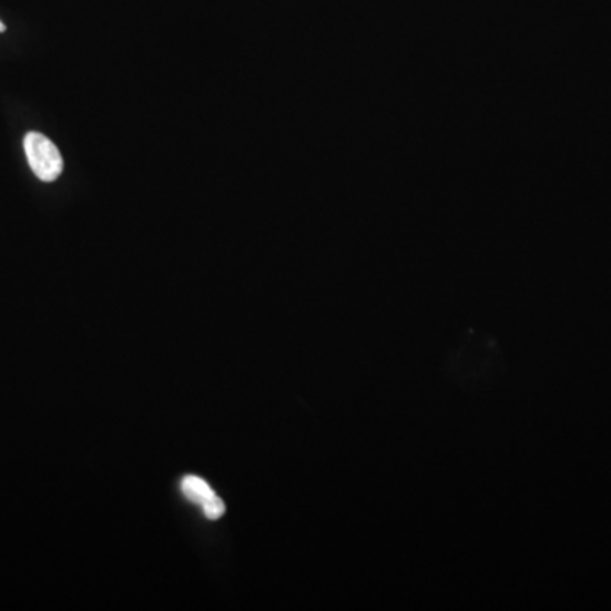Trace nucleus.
<instances>
[{
    "label": "nucleus",
    "instance_id": "nucleus-1",
    "mask_svg": "<svg viewBox=\"0 0 611 611\" xmlns=\"http://www.w3.org/2000/svg\"><path fill=\"white\" fill-rule=\"evenodd\" d=\"M24 152L31 171L41 182H54L62 175V153L50 138L31 131L24 138Z\"/></svg>",
    "mask_w": 611,
    "mask_h": 611
},
{
    "label": "nucleus",
    "instance_id": "nucleus-3",
    "mask_svg": "<svg viewBox=\"0 0 611 611\" xmlns=\"http://www.w3.org/2000/svg\"><path fill=\"white\" fill-rule=\"evenodd\" d=\"M2 31H6V26L4 22L0 21V33H2Z\"/></svg>",
    "mask_w": 611,
    "mask_h": 611
},
{
    "label": "nucleus",
    "instance_id": "nucleus-2",
    "mask_svg": "<svg viewBox=\"0 0 611 611\" xmlns=\"http://www.w3.org/2000/svg\"><path fill=\"white\" fill-rule=\"evenodd\" d=\"M182 495L203 508L207 520H220L225 515L226 507L223 499L213 491L210 485L203 478L197 476H185L181 482Z\"/></svg>",
    "mask_w": 611,
    "mask_h": 611
}]
</instances>
